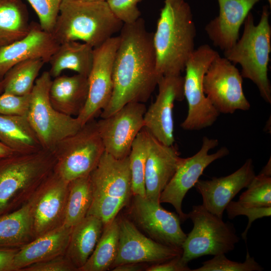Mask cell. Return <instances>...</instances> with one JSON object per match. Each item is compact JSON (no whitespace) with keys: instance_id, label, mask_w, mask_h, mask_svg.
<instances>
[{"instance_id":"cell-1","label":"cell","mask_w":271,"mask_h":271,"mask_svg":"<svg viewBox=\"0 0 271 271\" xmlns=\"http://www.w3.org/2000/svg\"><path fill=\"white\" fill-rule=\"evenodd\" d=\"M113 64V89L108 105L100 113L107 117L130 102H147L161 77L157 70L153 33L144 19L123 24Z\"/></svg>"},{"instance_id":"cell-2","label":"cell","mask_w":271,"mask_h":271,"mask_svg":"<svg viewBox=\"0 0 271 271\" xmlns=\"http://www.w3.org/2000/svg\"><path fill=\"white\" fill-rule=\"evenodd\" d=\"M164 3L153 33L157 70L161 77L180 75L195 50L196 29L187 2L164 0Z\"/></svg>"},{"instance_id":"cell-3","label":"cell","mask_w":271,"mask_h":271,"mask_svg":"<svg viewBox=\"0 0 271 271\" xmlns=\"http://www.w3.org/2000/svg\"><path fill=\"white\" fill-rule=\"evenodd\" d=\"M123 24L106 1L63 0L51 33L60 44L81 41L94 49L120 31Z\"/></svg>"},{"instance_id":"cell-4","label":"cell","mask_w":271,"mask_h":271,"mask_svg":"<svg viewBox=\"0 0 271 271\" xmlns=\"http://www.w3.org/2000/svg\"><path fill=\"white\" fill-rule=\"evenodd\" d=\"M51 151L15 153L0 159V217L27 203L54 171Z\"/></svg>"},{"instance_id":"cell-5","label":"cell","mask_w":271,"mask_h":271,"mask_svg":"<svg viewBox=\"0 0 271 271\" xmlns=\"http://www.w3.org/2000/svg\"><path fill=\"white\" fill-rule=\"evenodd\" d=\"M269 17V7L264 6L260 20L255 25L250 12L243 23L241 38L231 48L224 51V55L232 63L241 66L242 77L252 81L263 100L270 104L271 85L267 76L271 52Z\"/></svg>"},{"instance_id":"cell-6","label":"cell","mask_w":271,"mask_h":271,"mask_svg":"<svg viewBox=\"0 0 271 271\" xmlns=\"http://www.w3.org/2000/svg\"><path fill=\"white\" fill-rule=\"evenodd\" d=\"M54 171L65 181L90 175L105 152L97 121L91 120L59 141L51 151Z\"/></svg>"},{"instance_id":"cell-7","label":"cell","mask_w":271,"mask_h":271,"mask_svg":"<svg viewBox=\"0 0 271 271\" xmlns=\"http://www.w3.org/2000/svg\"><path fill=\"white\" fill-rule=\"evenodd\" d=\"M187 216L193 227L182 246L181 258L186 263L203 255L227 253L239 241L233 224L224 222L202 205L193 206Z\"/></svg>"},{"instance_id":"cell-8","label":"cell","mask_w":271,"mask_h":271,"mask_svg":"<svg viewBox=\"0 0 271 271\" xmlns=\"http://www.w3.org/2000/svg\"><path fill=\"white\" fill-rule=\"evenodd\" d=\"M52 81L49 71L37 78L30 93L27 115L42 148L51 152L59 141L82 126L76 117L63 114L52 106L49 98Z\"/></svg>"},{"instance_id":"cell-9","label":"cell","mask_w":271,"mask_h":271,"mask_svg":"<svg viewBox=\"0 0 271 271\" xmlns=\"http://www.w3.org/2000/svg\"><path fill=\"white\" fill-rule=\"evenodd\" d=\"M219 53L207 44L195 49L187 60L184 77V94L188 106V113L181 123L187 130H200L212 125L220 113L206 96L204 76Z\"/></svg>"},{"instance_id":"cell-10","label":"cell","mask_w":271,"mask_h":271,"mask_svg":"<svg viewBox=\"0 0 271 271\" xmlns=\"http://www.w3.org/2000/svg\"><path fill=\"white\" fill-rule=\"evenodd\" d=\"M218 144V140L204 136L201 147L196 154L187 158H181L173 176L161 194L160 203L173 205L181 221L188 219L187 214L182 209V201L187 192L195 186L210 164L229 153V150L223 147L214 153L209 154Z\"/></svg>"},{"instance_id":"cell-11","label":"cell","mask_w":271,"mask_h":271,"mask_svg":"<svg viewBox=\"0 0 271 271\" xmlns=\"http://www.w3.org/2000/svg\"><path fill=\"white\" fill-rule=\"evenodd\" d=\"M207 98L220 113L247 110L250 105L242 88V77L238 69L218 55L211 63L203 78Z\"/></svg>"},{"instance_id":"cell-12","label":"cell","mask_w":271,"mask_h":271,"mask_svg":"<svg viewBox=\"0 0 271 271\" xmlns=\"http://www.w3.org/2000/svg\"><path fill=\"white\" fill-rule=\"evenodd\" d=\"M119 43V36H113L93 50V64L88 76L87 98L76 116L82 126L94 119L110 100L113 89V64Z\"/></svg>"},{"instance_id":"cell-13","label":"cell","mask_w":271,"mask_h":271,"mask_svg":"<svg viewBox=\"0 0 271 271\" xmlns=\"http://www.w3.org/2000/svg\"><path fill=\"white\" fill-rule=\"evenodd\" d=\"M144 103H128L111 115L97 121L105 152L116 159L127 157L137 136L144 127Z\"/></svg>"},{"instance_id":"cell-14","label":"cell","mask_w":271,"mask_h":271,"mask_svg":"<svg viewBox=\"0 0 271 271\" xmlns=\"http://www.w3.org/2000/svg\"><path fill=\"white\" fill-rule=\"evenodd\" d=\"M69 185L54 171L29 200L36 237L63 224Z\"/></svg>"},{"instance_id":"cell-15","label":"cell","mask_w":271,"mask_h":271,"mask_svg":"<svg viewBox=\"0 0 271 271\" xmlns=\"http://www.w3.org/2000/svg\"><path fill=\"white\" fill-rule=\"evenodd\" d=\"M157 86L156 99L144 115V128L162 144L172 146L175 142L173 109L175 101L184 98V77L162 76Z\"/></svg>"},{"instance_id":"cell-16","label":"cell","mask_w":271,"mask_h":271,"mask_svg":"<svg viewBox=\"0 0 271 271\" xmlns=\"http://www.w3.org/2000/svg\"><path fill=\"white\" fill-rule=\"evenodd\" d=\"M132 197L131 213L139 226L154 240L165 245L182 248L187 234L181 227L179 215L165 210L161 203L146 197Z\"/></svg>"},{"instance_id":"cell-17","label":"cell","mask_w":271,"mask_h":271,"mask_svg":"<svg viewBox=\"0 0 271 271\" xmlns=\"http://www.w3.org/2000/svg\"><path fill=\"white\" fill-rule=\"evenodd\" d=\"M118 221V251L111 269L126 263H160L182 255V248L165 245L147 237L129 219L122 217Z\"/></svg>"},{"instance_id":"cell-18","label":"cell","mask_w":271,"mask_h":271,"mask_svg":"<svg viewBox=\"0 0 271 271\" xmlns=\"http://www.w3.org/2000/svg\"><path fill=\"white\" fill-rule=\"evenodd\" d=\"M255 176L253 161L248 159L230 175L210 180H198L194 186L202 197V205L213 214L222 218L228 203L241 190L247 187Z\"/></svg>"},{"instance_id":"cell-19","label":"cell","mask_w":271,"mask_h":271,"mask_svg":"<svg viewBox=\"0 0 271 271\" xmlns=\"http://www.w3.org/2000/svg\"><path fill=\"white\" fill-rule=\"evenodd\" d=\"M59 45L51 33L43 30L39 24L32 23L25 37L0 47V80L19 62L39 59L49 63Z\"/></svg>"},{"instance_id":"cell-20","label":"cell","mask_w":271,"mask_h":271,"mask_svg":"<svg viewBox=\"0 0 271 271\" xmlns=\"http://www.w3.org/2000/svg\"><path fill=\"white\" fill-rule=\"evenodd\" d=\"M89 176L93 197L105 196L129 202L132 196L128 156L118 159L105 152Z\"/></svg>"},{"instance_id":"cell-21","label":"cell","mask_w":271,"mask_h":271,"mask_svg":"<svg viewBox=\"0 0 271 271\" xmlns=\"http://www.w3.org/2000/svg\"><path fill=\"white\" fill-rule=\"evenodd\" d=\"M259 1L217 0L219 15L205 27L214 45L223 51L233 47L239 39L240 28L247 16Z\"/></svg>"},{"instance_id":"cell-22","label":"cell","mask_w":271,"mask_h":271,"mask_svg":"<svg viewBox=\"0 0 271 271\" xmlns=\"http://www.w3.org/2000/svg\"><path fill=\"white\" fill-rule=\"evenodd\" d=\"M150 134L145 170L146 196L160 203L161 194L173 176L181 158L174 145H165Z\"/></svg>"},{"instance_id":"cell-23","label":"cell","mask_w":271,"mask_h":271,"mask_svg":"<svg viewBox=\"0 0 271 271\" xmlns=\"http://www.w3.org/2000/svg\"><path fill=\"white\" fill-rule=\"evenodd\" d=\"M72 228L63 224L19 248L14 259L15 271L66 254Z\"/></svg>"},{"instance_id":"cell-24","label":"cell","mask_w":271,"mask_h":271,"mask_svg":"<svg viewBox=\"0 0 271 271\" xmlns=\"http://www.w3.org/2000/svg\"><path fill=\"white\" fill-rule=\"evenodd\" d=\"M88 93V77L79 74L60 75L52 81L49 98L58 111L76 117L86 103Z\"/></svg>"},{"instance_id":"cell-25","label":"cell","mask_w":271,"mask_h":271,"mask_svg":"<svg viewBox=\"0 0 271 271\" xmlns=\"http://www.w3.org/2000/svg\"><path fill=\"white\" fill-rule=\"evenodd\" d=\"M104 225L97 217L87 215L72 229L66 255L78 270L93 252Z\"/></svg>"},{"instance_id":"cell-26","label":"cell","mask_w":271,"mask_h":271,"mask_svg":"<svg viewBox=\"0 0 271 271\" xmlns=\"http://www.w3.org/2000/svg\"><path fill=\"white\" fill-rule=\"evenodd\" d=\"M35 238L29 201L0 217V248L18 249Z\"/></svg>"},{"instance_id":"cell-27","label":"cell","mask_w":271,"mask_h":271,"mask_svg":"<svg viewBox=\"0 0 271 271\" xmlns=\"http://www.w3.org/2000/svg\"><path fill=\"white\" fill-rule=\"evenodd\" d=\"M94 48L79 41H69L60 44L49 63L52 77L59 76L65 70L75 71L88 77L93 60Z\"/></svg>"},{"instance_id":"cell-28","label":"cell","mask_w":271,"mask_h":271,"mask_svg":"<svg viewBox=\"0 0 271 271\" xmlns=\"http://www.w3.org/2000/svg\"><path fill=\"white\" fill-rule=\"evenodd\" d=\"M0 141L15 153L43 149L27 116L0 115Z\"/></svg>"},{"instance_id":"cell-29","label":"cell","mask_w":271,"mask_h":271,"mask_svg":"<svg viewBox=\"0 0 271 271\" xmlns=\"http://www.w3.org/2000/svg\"><path fill=\"white\" fill-rule=\"evenodd\" d=\"M31 27L27 8L21 0H0V47L24 38Z\"/></svg>"},{"instance_id":"cell-30","label":"cell","mask_w":271,"mask_h":271,"mask_svg":"<svg viewBox=\"0 0 271 271\" xmlns=\"http://www.w3.org/2000/svg\"><path fill=\"white\" fill-rule=\"evenodd\" d=\"M119 236V221L115 218L104 226L93 252L78 271H105L111 268L118 251Z\"/></svg>"},{"instance_id":"cell-31","label":"cell","mask_w":271,"mask_h":271,"mask_svg":"<svg viewBox=\"0 0 271 271\" xmlns=\"http://www.w3.org/2000/svg\"><path fill=\"white\" fill-rule=\"evenodd\" d=\"M93 193L89 175L69 182L64 225L73 227L87 216Z\"/></svg>"},{"instance_id":"cell-32","label":"cell","mask_w":271,"mask_h":271,"mask_svg":"<svg viewBox=\"0 0 271 271\" xmlns=\"http://www.w3.org/2000/svg\"><path fill=\"white\" fill-rule=\"evenodd\" d=\"M45 62L41 59H31L19 62L5 74L1 80L3 91L18 95L31 93Z\"/></svg>"},{"instance_id":"cell-33","label":"cell","mask_w":271,"mask_h":271,"mask_svg":"<svg viewBox=\"0 0 271 271\" xmlns=\"http://www.w3.org/2000/svg\"><path fill=\"white\" fill-rule=\"evenodd\" d=\"M150 143V133L144 127L132 143L128 155L132 196H146L145 170Z\"/></svg>"},{"instance_id":"cell-34","label":"cell","mask_w":271,"mask_h":271,"mask_svg":"<svg viewBox=\"0 0 271 271\" xmlns=\"http://www.w3.org/2000/svg\"><path fill=\"white\" fill-rule=\"evenodd\" d=\"M270 161L257 176H255L247 189L240 196L238 201L246 207L271 206Z\"/></svg>"},{"instance_id":"cell-35","label":"cell","mask_w":271,"mask_h":271,"mask_svg":"<svg viewBox=\"0 0 271 271\" xmlns=\"http://www.w3.org/2000/svg\"><path fill=\"white\" fill-rule=\"evenodd\" d=\"M202 265L192 269L193 271H261L263 268L257 263L253 257L247 252L243 262H238L228 259L225 254L214 255L211 259L204 261Z\"/></svg>"},{"instance_id":"cell-36","label":"cell","mask_w":271,"mask_h":271,"mask_svg":"<svg viewBox=\"0 0 271 271\" xmlns=\"http://www.w3.org/2000/svg\"><path fill=\"white\" fill-rule=\"evenodd\" d=\"M128 203V201L120 198L105 196L93 197L87 215L97 217L104 226L114 220L120 210Z\"/></svg>"},{"instance_id":"cell-37","label":"cell","mask_w":271,"mask_h":271,"mask_svg":"<svg viewBox=\"0 0 271 271\" xmlns=\"http://www.w3.org/2000/svg\"><path fill=\"white\" fill-rule=\"evenodd\" d=\"M35 11L43 30L52 33L63 0H27Z\"/></svg>"},{"instance_id":"cell-38","label":"cell","mask_w":271,"mask_h":271,"mask_svg":"<svg viewBox=\"0 0 271 271\" xmlns=\"http://www.w3.org/2000/svg\"><path fill=\"white\" fill-rule=\"evenodd\" d=\"M228 217L232 219L239 215H245L248 218L247 226L241 234L242 238L246 241L248 231L252 223L256 219L269 217L271 215V206L269 207H246L242 205L238 201H231L226 209Z\"/></svg>"},{"instance_id":"cell-39","label":"cell","mask_w":271,"mask_h":271,"mask_svg":"<svg viewBox=\"0 0 271 271\" xmlns=\"http://www.w3.org/2000/svg\"><path fill=\"white\" fill-rule=\"evenodd\" d=\"M30 99V93L18 95L3 92L0 95V115L27 116Z\"/></svg>"},{"instance_id":"cell-40","label":"cell","mask_w":271,"mask_h":271,"mask_svg":"<svg viewBox=\"0 0 271 271\" xmlns=\"http://www.w3.org/2000/svg\"><path fill=\"white\" fill-rule=\"evenodd\" d=\"M142 0H106L113 15L123 24H131L141 16L137 4Z\"/></svg>"},{"instance_id":"cell-41","label":"cell","mask_w":271,"mask_h":271,"mask_svg":"<svg viewBox=\"0 0 271 271\" xmlns=\"http://www.w3.org/2000/svg\"><path fill=\"white\" fill-rule=\"evenodd\" d=\"M23 271H73L77 270L66 254L28 265Z\"/></svg>"},{"instance_id":"cell-42","label":"cell","mask_w":271,"mask_h":271,"mask_svg":"<svg viewBox=\"0 0 271 271\" xmlns=\"http://www.w3.org/2000/svg\"><path fill=\"white\" fill-rule=\"evenodd\" d=\"M188 263L183 261L181 256H177L169 260L154 263L148 266L147 271H191Z\"/></svg>"},{"instance_id":"cell-43","label":"cell","mask_w":271,"mask_h":271,"mask_svg":"<svg viewBox=\"0 0 271 271\" xmlns=\"http://www.w3.org/2000/svg\"><path fill=\"white\" fill-rule=\"evenodd\" d=\"M18 249L0 248V271H15L14 259Z\"/></svg>"},{"instance_id":"cell-44","label":"cell","mask_w":271,"mask_h":271,"mask_svg":"<svg viewBox=\"0 0 271 271\" xmlns=\"http://www.w3.org/2000/svg\"><path fill=\"white\" fill-rule=\"evenodd\" d=\"M147 266L145 263H126L113 267L112 271H141L146 270Z\"/></svg>"},{"instance_id":"cell-45","label":"cell","mask_w":271,"mask_h":271,"mask_svg":"<svg viewBox=\"0 0 271 271\" xmlns=\"http://www.w3.org/2000/svg\"><path fill=\"white\" fill-rule=\"evenodd\" d=\"M15 152L0 141V159L12 155Z\"/></svg>"},{"instance_id":"cell-46","label":"cell","mask_w":271,"mask_h":271,"mask_svg":"<svg viewBox=\"0 0 271 271\" xmlns=\"http://www.w3.org/2000/svg\"><path fill=\"white\" fill-rule=\"evenodd\" d=\"M2 91H3V85L2 80H0V92H1Z\"/></svg>"},{"instance_id":"cell-47","label":"cell","mask_w":271,"mask_h":271,"mask_svg":"<svg viewBox=\"0 0 271 271\" xmlns=\"http://www.w3.org/2000/svg\"><path fill=\"white\" fill-rule=\"evenodd\" d=\"M268 3H269V8L270 9V7H271V0H267Z\"/></svg>"},{"instance_id":"cell-48","label":"cell","mask_w":271,"mask_h":271,"mask_svg":"<svg viewBox=\"0 0 271 271\" xmlns=\"http://www.w3.org/2000/svg\"><path fill=\"white\" fill-rule=\"evenodd\" d=\"M86 1H106V0H86Z\"/></svg>"}]
</instances>
